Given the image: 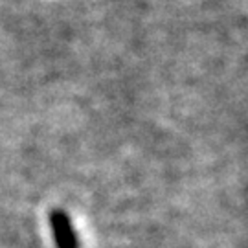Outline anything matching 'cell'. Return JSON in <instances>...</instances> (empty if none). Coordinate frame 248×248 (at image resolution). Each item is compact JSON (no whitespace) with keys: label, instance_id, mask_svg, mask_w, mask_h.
Instances as JSON below:
<instances>
[{"label":"cell","instance_id":"1","mask_svg":"<svg viewBox=\"0 0 248 248\" xmlns=\"http://www.w3.org/2000/svg\"><path fill=\"white\" fill-rule=\"evenodd\" d=\"M50 226L53 232V239L57 248H79L78 233L72 226L68 215L61 210H53L50 213Z\"/></svg>","mask_w":248,"mask_h":248}]
</instances>
